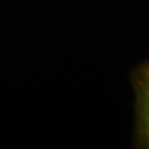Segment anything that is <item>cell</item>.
I'll list each match as a JSON object with an SVG mask.
<instances>
[{
    "instance_id": "cell-1",
    "label": "cell",
    "mask_w": 149,
    "mask_h": 149,
    "mask_svg": "<svg viewBox=\"0 0 149 149\" xmlns=\"http://www.w3.org/2000/svg\"><path fill=\"white\" fill-rule=\"evenodd\" d=\"M137 109V134L143 147L149 148V65L139 68L134 76Z\"/></svg>"
}]
</instances>
